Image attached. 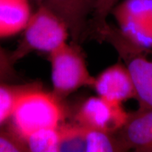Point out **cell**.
Masks as SVG:
<instances>
[{
	"instance_id": "cell-1",
	"label": "cell",
	"mask_w": 152,
	"mask_h": 152,
	"mask_svg": "<svg viewBox=\"0 0 152 152\" xmlns=\"http://www.w3.org/2000/svg\"><path fill=\"white\" fill-rule=\"evenodd\" d=\"M66 115L63 101L34 83L18 99L7 123L26 142L35 131L59 127L65 123Z\"/></svg>"
},
{
	"instance_id": "cell-2",
	"label": "cell",
	"mask_w": 152,
	"mask_h": 152,
	"mask_svg": "<svg viewBox=\"0 0 152 152\" xmlns=\"http://www.w3.org/2000/svg\"><path fill=\"white\" fill-rule=\"evenodd\" d=\"M96 37L116 51L134 83L140 108L152 109V53L151 49L136 45L117 27L106 23L95 31Z\"/></svg>"
},
{
	"instance_id": "cell-3",
	"label": "cell",
	"mask_w": 152,
	"mask_h": 152,
	"mask_svg": "<svg viewBox=\"0 0 152 152\" xmlns=\"http://www.w3.org/2000/svg\"><path fill=\"white\" fill-rule=\"evenodd\" d=\"M70 33L64 20L44 4L33 11L23 37L16 49L11 54L16 64L32 52L50 54L67 42Z\"/></svg>"
},
{
	"instance_id": "cell-4",
	"label": "cell",
	"mask_w": 152,
	"mask_h": 152,
	"mask_svg": "<svg viewBox=\"0 0 152 152\" xmlns=\"http://www.w3.org/2000/svg\"><path fill=\"white\" fill-rule=\"evenodd\" d=\"M52 93L61 100L81 87H92L94 77L87 68L79 44L71 42L49 54Z\"/></svg>"
},
{
	"instance_id": "cell-5",
	"label": "cell",
	"mask_w": 152,
	"mask_h": 152,
	"mask_svg": "<svg viewBox=\"0 0 152 152\" xmlns=\"http://www.w3.org/2000/svg\"><path fill=\"white\" fill-rule=\"evenodd\" d=\"M111 14L125 37L139 46L152 49V0H123Z\"/></svg>"
},
{
	"instance_id": "cell-6",
	"label": "cell",
	"mask_w": 152,
	"mask_h": 152,
	"mask_svg": "<svg viewBox=\"0 0 152 152\" xmlns=\"http://www.w3.org/2000/svg\"><path fill=\"white\" fill-rule=\"evenodd\" d=\"M122 104L98 95L90 96L76 110L74 123L85 128L116 133L123 128L129 114Z\"/></svg>"
},
{
	"instance_id": "cell-7",
	"label": "cell",
	"mask_w": 152,
	"mask_h": 152,
	"mask_svg": "<svg viewBox=\"0 0 152 152\" xmlns=\"http://www.w3.org/2000/svg\"><path fill=\"white\" fill-rule=\"evenodd\" d=\"M93 87L98 96L116 103L123 104L131 99H136L134 83L125 66L113 64L95 77Z\"/></svg>"
},
{
	"instance_id": "cell-8",
	"label": "cell",
	"mask_w": 152,
	"mask_h": 152,
	"mask_svg": "<svg viewBox=\"0 0 152 152\" xmlns=\"http://www.w3.org/2000/svg\"><path fill=\"white\" fill-rule=\"evenodd\" d=\"M96 0H44L43 4L64 20L72 42L79 44L84 38L88 18L93 14Z\"/></svg>"
},
{
	"instance_id": "cell-9",
	"label": "cell",
	"mask_w": 152,
	"mask_h": 152,
	"mask_svg": "<svg viewBox=\"0 0 152 152\" xmlns=\"http://www.w3.org/2000/svg\"><path fill=\"white\" fill-rule=\"evenodd\" d=\"M117 134L128 151L152 152V109L139 108L129 113Z\"/></svg>"
},
{
	"instance_id": "cell-10",
	"label": "cell",
	"mask_w": 152,
	"mask_h": 152,
	"mask_svg": "<svg viewBox=\"0 0 152 152\" xmlns=\"http://www.w3.org/2000/svg\"><path fill=\"white\" fill-rule=\"evenodd\" d=\"M30 0H0V37L23 31L33 14Z\"/></svg>"
},
{
	"instance_id": "cell-11",
	"label": "cell",
	"mask_w": 152,
	"mask_h": 152,
	"mask_svg": "<svg viewBox=\"0 0 152 152\" xmlns=\"http://www.w3.org/2000/svg\"><path fill=\"white\" fill-rule=\"evenodd\" d=\"M86 152H121L128 149L116 133L85 128Z\"/></svg>"
},
{
	"instance_id": "cell-12",
	"label": "cell",
	"mask_w": 152,
	"mask_h": 152,
	"mask_svg": "<svg viewBox=\"0 0 152 152\" xmlns=\"http://www.w3.org/2000/svg\"><path fill=\"white\" fill-rule=\"evenodd\" d=\"M33 83L12 84L10 82H0V127L8 123L18 99Z\"/></svg>"
},
{
	"instance_id": "cell-13",
	"label": "cell",
	"mask_w": 152,
	"mask_h": 152,
	"mask_svg": "<svg viewBox=\"0 0 152 152\" xmlns=\"http://www.w3.org/2000/svg\"><path fill=\"white\" fill-rule=\"evenodd\" d=\"M58 152H86L85 128L75 123H64L58 127Z\"/></svg>"
},
{
	"instance_id": "cell-14",
	"label": "cell",
	"mask_w": 152,
	"mask_h": 152,
	"mask_svg": "<svg viewBox=\"0 0 152 152\" xmlns=\"http://www.w3.org/2000/svg\"><path fill=\"white\" fill-rule=\"evenodd\" d=\"M26 143L28 152H58V127L35 131L26 139Z\"/></svg>"
},
{
	"instance_id": "cell-15",
	"label": "cell",
	"mask_w": 152,
	"mask_h": 152,
	"mask_svg": "<svg viewBox=\"0 0 152 152\" xmlns=\"http://www.w3.org/2000/svg\"><path fill=\"white\" fill-rule=\"evenodd\" d=\"M0 152H28L25 140L8 123L0 127Z\"/></svg>"
},
{
	"instance_id": "cell-16",
	"label": "cell",
	"mask_w": 152,
	"mask_h": 152,
	"mask_svg": "<svg viewBox=\"0 0 152 152\" xmlns=\"http://www.w3.org/2000/svg\"><path fill=\"white\" fill-rule=\"evenodd\" d=\"M119 1L120 0H96L92 14L94 31L107 23L108 16Z\"/></svg>"
},
{
	"instance_id": "cell-17",
	"label": "cell",
	"mask_w": 152,
	"mask_h": 152,
	"mask_svg": "<svg viewBox=\"0 0 152 152\" xmlns=\"http://www.w3.org/2000/svg\"><path fill=\"white\" fill-rule=\"evenodd\" d=\"M30 1H31L32 4L35 7V9L42 4L44 2V0H30Z\"/></svg>"
}]
</instances>
